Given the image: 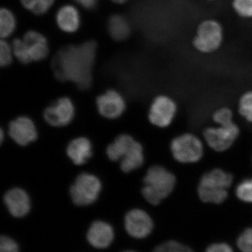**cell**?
I'll list each match as a JSON object with an SVG mask.
<instances>
[{
    "label": "cell",
    "instance_id": "cell-1",
    "mask_svg": "<svg viewBox=\"0 0 252 252\" xmlns=\"http://www.w3.org/2000/svg\"><path fill=\"white\" fill-rule=\"evenodd\" d=\"M95 54L96 44L93 41L61 50L54 62L56 77L61 81H71L79 89H89L92 82Z\"/></svg>",
    "mask_w": 252,
    "mask_h": 252
},
{
    "label": "cell",
    "instance_id": "cell-2",
    "mask_svg": "<svg viewBox=\"0 0 252 252\" xmlns=\"http://www.w3.org/2000/svg\"><path fill=\"white\" fill-rule=\"evenodd\" d=\"M142 193L151 205H159L173 191L175 176L160 165H154L147 170L144 177Z\"/></svg>",
    "mask_w": 252,
    "mask_h": 252
},
{
    "label": "cell",
    "instance_id": "cell-3",
    "mask_svg": "<svg viewBox=\"0 0 252 252\" xmlns=\"http://www.w3.org/2000/svg\"><path fill=\"white\" fill-rule=\"evenodd\" d=\"M233 176L221 169L207 172L198 187L199 198L204 203L220 204L228 198V189L233 183Z\"/></svg>",
    "mask_w": 252,
    "mask_h": 252
},
{
    "label": "cell",
    "instance_id": "cell-4",
    "mask_svg": "<svg viewBox=\"0 0 252 252\" xmlns=\"http://www.w3.org/2000/svg\"><path fill=\"white\" fill-rule=\"evenodd\" d=\"M224 38L223 25L215 18H207L199 23L191 45L199 54L211 55L221 48Z\"/></svg>",
    "mask_w": 252,
    "mask_h": 252
},
{
    "label": "cell",
    "instance_id": "cell-5",
    "mask_svg": "<svg viewBox=\"0 0 252 252\" xmlns=\"http://www.w3.org/2000/svg\"><path fill=\"white\" fill-rule=\"evenodd\" d=\"M11 46L15 57L25 64L42 61L49 51L45 36L34 31H28L21 39H15Z\"/></svg>",
    "mask_w": 252,
    "mask_h": 252
},
{
    "label": "cell",
    "instance_id": "cell-6",
    "mask_svg": "<svg viewBox=\"0 0 252 252\" xmlns=\"http://www.w3.org/2000/svg\"><path fill=\"white\" fill-rule=\"evenodd\" d=\"M102 183L97 176L84 172L78 175L73 182L69 194L73 203L77 206H89L99 198Z\"/></svg>",
    "mask_w": 252,
    "mask_h": 252
},
{
    "label": "cell",
    "instance_id": "cell-7",
    "mask_svg": "<svg viewBox=\"0 0 252 252\" xmlns=\"http://www.w3.org/2000/svg\"><path fill=\"white\" fill-rule=\"evenodd\" d=\"M170 149L175 160L182 163L198 162L203 155V143L193 134H183L175 137Z\"/></svg>",
    "mask_w": 252,
    "mask_h": 252
},
{
    "label": "cell",
    "instance_id": "cell-8",
    "mask_svg": "<svg viewBox=\"0 0 252 252\" xmlns=\"http://www.w3.org/2000/svg\"><path fill=\"white\" fill-rule=\"evenodd\" d=\"M240 130L234 123L217 127H209L204 132L208 145L216 152H224L230 148L238 138Z\"/></svg>",
    "mask_w": 252,
    "mask_h": 252
},
{
    "label": "cell",
    "instance_id": "cell-9",
    "mask_svg": "<svg viewBox=\"0 0 252 252\" xmlns=\"http://www.w3.org/2000/svg\"><path fill=\"white\" fill-rule=\"evenodd\" d=\"M75 108L69 97H63L49 106L44 112L45 122L53 127L69 125L74 119Z\"/></svg>",
    "mask_w": 252,
    "mask_h": 252
},
{
    "label": "cell",
    "instance_id": "cell-10",
    "mask_svg": "<svg viewBox=\"0 0 252 252\" xmlns=\"http://www.w3.org/2000/svg\"><path fill=\"white\" fill-rule=\"evenodd\" d=\"M177 112L175 101L166 95H159L151 104L149 119L153 125L166 127L171 124Z\"/></svg>",
    "mask_w": 252,
    "mask_h": 252
},
{
    "label": "cell",
    "instance_id": "cell-11",
    "mask_svg": "<svg viewBox=\"0 0 252 252\" xmlns=\"http://www.w3.org/2000/svg\"><path fill=\"white\" fill-rule=\"evenodd\" d=\"M124 222L126 231L135 238H145L153 230V220L147 212L141 209H133L127 212Z\"/></svg>",
    "mask_w": 252,
    "mask_h": 252
},
{
    "label": "cell",
    "instance_id": "cell-12",
    "mask_svg": "<svg viewBox=\"0 0 252 252\" xmlns=\"http://www.w3.org/2000/svg\"><path fill=\"white\" fill-rule=\"evenodd\" d=\"M96 106L102 117L112 120L120 117L126 108L125 99L115 90H109L99 95L96 99Z\"/></svg>",
    "mask_w": 252,
    "mask_h": 252
},
{
    "label": "cell",
    "instance_id": "cell-13",
    "mask_svg": "<svg viewBox=\"0 0 252 252\" xmlns=\"http://www.w3.org/2000/svg\"><path fill=\"white\" fill-rule=\"evenodd\" d=\"M9 137L18 145L28 146L37 139V129L34 123L27 117H19L9 124Z\"/></svg>",
    "mask_w": 252,
    "mask_h": 252
},
{
    "label": "cell",
    "instance_id": "cell-14",
    "mask_svg": "<svg viewBox=\"0 0 252 252\" xmlns=\"http://www.w3.org/2000/svg\"><path fill=\"white\" fill-rule=\"evenodd\" d=\"M4 202L9 213L16 218L26 216L31 211V198L23 189L15 187L9 189L5 193Z\"/></svg>",
    "mask_w": 252,
    "mask_h": 252
},
{
    "label": "cell",
    "instance_id": "cell-15",
    "mask_svg": "<svg viewBox=\"0 0 252 252\" xmlns=\"http://www.w3.org/2000/svg\"><path fill=\"white\" fill-rule=\"evenodd\" d=\"M112 225L102 220H96L91 224L87 233L88 241L95 248H108L114 240Z\"/></svg>",
    "mask_w": 252,
    "mask_h": 252
},
{
    "label": "cell",
    "instance_id": "cell-16",
    "mask_svg": "<svg viewBox=\"0 0 252 252\" xmlns=\"http://www.w3.org/2000/svg\"><path fill=\"white\" fill-rule=\"evenodd\" d=\"M56 20L58 27L65 33L72 34L80 27V14L77 8L72 4L61 6L56 14Z\"/></svg>",
    "mask_w": 252,
    "mask_h": 252
},
{
    "label": "cell",
    "instance_id": "cell-17",
    "mask_svg": "<svg viewBox=\"0 0 252 252\" xmlns=\"http://www.w3.org/2000/svg\"><path fill=\"white\" fill-rule=\"evenodd\" d=\"M66 152L73 163L82 165L92 157L93 145L86 137H77L68 144Z\"/></svg>",
    "mask_w": 252,
    "mask_h": 252
},
{
    "label": "cell",
    "instance_id": "cell-18",
    "mask_svg": "<svg viewBox=\"0 0 252 252\" xmlns=\"http://www.w3.org/2000/svg\"><path fill=\"white\" fill-rule=\"evenodd\" d=\"M135 142V139L127 134H122L118 136L107 148L106 153L107 157L112 161L122 160Z\"/></svg>",
    "mask_w": 252,
    "mask_h": 252
},
{
    "label": "cell",
    "instance_id": "cell-19",
    "mask_svg": "<svg viewBox=\"0 0 252 252\" xmlns=\"http://www.w3.org/2000/svg\"><path fill=\"white\" fill-rule=\"evenodd\" d=\"M144 162V149L140 142H136L120 160V168L126 173L140 168Z\"/></svg>",
    "mask_w": 252,
    "mask_h": 252
},
{
    "label": "cell",
    "instance_id": "cell-20",
    "mask_svg": "<svg viewBox=\"0 0 252 252\" xmlns=\"http://www.w3.org/2000/svg\"><path fill=\"white\" fill-rule=\"evenodd\" d=\"M107 27L111 36L117 41L124 40L130 34V23L120 15H114L109 18Z\"/></svg>",
    "mask_w": 252,
    "mask_h": 252
},
{
    "label": "cell",
    "instance_id": "cell-21",
    "mask_svg": "<svg viewBox=\"0 0 252 252\" xmlns=\"http://www.w3.org/2000/svg\"><path fill=\"white\" fill-rule=\"evenodd\" d=\"M16 28V19L12 11L2 9L0 11V35L1 39H6L14 33Z\"/></svg>",
    "mask_w": 252,
    "mask_h": 252
},
{
    "label": "cell",
    "instance_id": "cell-22",
    "mask_svg": "<svg viewBox=\"0 0 252 252\" xmlns=\"http://www.w3.org/2000/svg\"><path fill=\"white\" fill-rule=\"evenodd\" d=\"M23 6L32 14H46L54 4L55 0H21Z\"/></svg>",
    "mask_w": 252,
    "mask_h": 252
},
{
    "label": "cell",
    "instance_id": "cell-23",
    "mask_svg": "<svg viewBox=\"0 0 252 252\" xmlns=\"http://www.w3.org/2000/svg\"><path fill=\"white\" fill-rule=\"evenodd\" d=\"M231 7L242 19H252V0H231Z\"/></svg>",
    "mask_w": 252,
    "mask_h": 252
},
{
    "label": "cell",
    "instance_id": "cell-24",
    "mask_svg": "<svg viewBox=\"0 0 252 252\" xmlns=\"http://www.w3.org/2000/svg\"><path fill=\"white\" fill-rule=\"evenodd\" d=\"M152 252H195L187 245L175 241L170 240L160 244Z\"/></svg>",
    "mask_w": 252,
    "mask_h": 252
},
{
    "label": "cell",
    "instance_id": "cell-25",
    "mask_svg": "<svg viewBox=\"0 0 252 252\" xmlns=\"http://www.w3.org/2000/svg\"><path fill=\"white\" fill-rule=\"evenodd\" d=\"M239 112L248 122L252 123V91L242 95L239 102Z\"/></svg>",
    "mask_w": 252,
    "mask_h": 252
},
{
    "label": "cell",
    "instance_id": "cell-26",
    "mask_svg": "<svg viewBox=\"0 0 252 252\" xmlns=\"http://www.w3.org/2000/svg\"><path fill=\"white\" fill-rule=\"evenodd\" d=\"M235 193L242 201L252 203V179L243 181L237 187Z\"/></svg>",
    "mask_w": 252,
    "mask_h": 252
},
{
    "label": "cell",
    "instance_id": "cell-27",
    "mask_svg": "<svg viewBox=\"0 0 252 252\" xmlns=\"http://www.w3.org/2000/svg\"><path fill=\"white\" fill-rule=\"evenodd\" d=\"M14 56L12 46L10 45L4 39H1L0 42V64L1 67L9 65L12 62Z\"/></svg>",
    "mask_w": 252,
    "mask_h": 252
},
{
    "label": "cell",
    "instance_id": "cell-28",
    "mask_svg": "<svg viewBox=\"0 0 252 252\" xmlns=\"http://www.w3.org/2000/svg\"><path fill=\"white\" fill-rule=\"evenodd\" d=\"M237 246L241 252H252V228H247L239 235Z\"/></svg>",
    "mask_w": 252,
    "mask_h": 252
},
{
    "label": "cell",
    "instance_id": "cell-29",
    "mask_svg": "<svg viewBox=\"0 0 252 252\" xmlns=\"http://www.w3.org/2000/svg\"><path fill=\"white\" fill-rule=\"evenodd\" d=\"M213 119L220 126L228 125L233 123V113L230 109L223 107L214 114Z\"/></svg>",
    "mask_w": 252,
    "mask_h": 252
},
{
    "label": "cell",
    "instance_id": "cell-30",
    "mask_svg": "<svg viewBox=\"0 0 252 252\" xmlns=\"http://www.w3.org/2000/svg\"><path fill=\"white\" fill-rule=\"evenodd\" d=\"M0 252H18V245L9 237L1 236L0 240Z\"/></svg>",
    "mask_w": 252,
    "mask_h": 252
},
{
    "label": "cell",
    "instance_id": "cell-31",
    "mask_svg": "<svg viewBox=\"0 0 252 252\" xmlns=\"http://www.w3.org/2000/svg\"><path fill=\"white\" fill-rule=\"evenodd\" d=\"M205 252H234V251L228 244L216 243L209 245Z\"/></svg>",
    "mask_w": 252,
    "mask_h": 252
},
{
    "label": "cell",
    "instance_id": "cell-32",
    "mask_svg": "<svg viewBox=\"0 0 252 252\" xmlns=\"http://www.w3.org/2000/svg\"><path fill=\"white\" fill-rule=\"evenodd\" d=\"M75 1L86 9H94L97 3V0H75Z\"/></svg>",
    "mask_w": 252,
    "mask_h": 252
},
{
    "label": "cell",
    "instance_id": "cell-33",
    "mask_svg": "<svg viewBox=\"0 0 252 252\" xmlns=\"http://www.w3.org/2000/svg\"><path fill=\"white\" fill-rule=\"evenodd\" d=\"M110 1H113V2L116 3V4H125L126 2H127L128 0H110Z\"/></svg>",
    "mask_w": 252,
    "mask_h": 252
},
{
    "label": "cell",
    "instance_id": "cell-34",
    "mask_svg": "<svg viewBox=\"0 0 252 252\" xmlns=\"http://www.w3.org/2000/svg\"><path fill=\"white\" fill-rule=\"evenodd\" d=\"M4 131H3L2 129H1V133H0V140H1V143H2L3 141H4Z\"/></svg>",
    "mask_w": 252,
    "mask_h": 252
},
{
    "label": "cell",
    "instance_id": "cell-35",
    "mask_svg": "<svg viewBox=\"0 0 252 252\" xmlns=\"http://www.w3.org/2000/svg\"><path fill=\"white\" fill-rule=\"evenodd\" d=\"M205 1H216V0H205Z\"/></svg>",
    "mask_w": 252,
    "mask_h": 252
},
{
    "label": "cell",
    "instance_id": "cell-36",
    "mask_svg": "<svg viewBox=\"0 0 252 252\" xmlns=\"http://www.w3.org/2000/svg\"><path fill=\"white\" fill-rule=\"evenodd\" d=\"M132 252V251H127V252Z\"/></svg>",
    "mask_w": 252,
    "mask_h": 252
}]
</instances>
